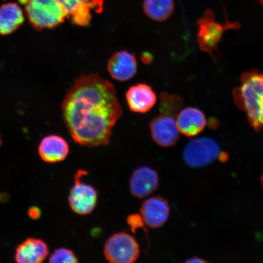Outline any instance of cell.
Masks as SVG:
<instances>
[{"mask_svg":"<svg viewBox=\"0 0 263 263\" xmlns=\"http://www.w3.org/2000/svg\"><path fill=\"white\" fill-rule=\"evenodd\" d=\"M48 254L47 243L41 239L29 238L16 248L15 259L19 263H41Z\"/></svg>","mask_w":263,"mask_h":263,"instance_id":"cell-15","label":"cell"},{"mask_svg":"<svg viewBox=\"0 0 263 263\" xmlns=\"http://www.w3.org/2000/svg\"><path fill=\"white\" fill-rule=\"evenodd\" d=\"M170 212L168 202L159 196L151 197L144 200L140 209L144 223L151 229L162 227L168 219Z\"/></svg>","mask_w":263,"mask_h":263,"instance_id":"cell-9","label":"cell"},{"mask_svg":"<svg viewBox=\"0 0 263 263\" xmlns=\"http://www.w3.org/2000/svg\"><path fill=\"white\" fill-rule=\"evenodd\" d=\"M41 215V212L37 207H32L29 210V216L32 219H37L40 218Z\"/></svg>","mask_w":263,"mask_h":263,"instance_id":"cell-22","label":"cell"},{"mask_svg":"<svg viewBox=\"0 0 263 263\" xmlns=\"http://www.w3.org/2000/svg\"><path fill=\"white\" fill-rule=\"evenodd\" d=\"M22 9L15 3H8L0 6V34L14 32L24 24Z\"/></svg>","mask_w":263,"mask_h":263,"instance_id":"cell-16","label":"cell"},{"mask_svg":"<svg viewBox=\"0 0 263 263\" xmlns=\"http://www.w3.org/2000/svg\"><path fill=\"white\" fill-rule=\"evenodd\" d=\"M65 124L80 145L106 146L123 111L114 85L98 74L77 79L62 106Z\"/></svg>","mask_w":263,"mask_h":263,"instance_id":"cell-1","label":"cell"},{"mask_svg":"<svg viewBox=\"0 0 263 263\" xmlns=\"http://www.w3.org/2000/svg\"><path fill=\"white\" fill-rule=\"evenodd\" d=\"M136 57L127 51H120L112 55L107 64V71L114 80L124 82L131 80L137 72Z\"/></svg>","mask_w":263,"mask_h":263,"instance_id":"cell-11","label":"cell"},{"mask_svg":"<svg viewBox=\"0 0 263 263\" xmlns=\"http://www.w3.org/2000/svg\"><path fill=\"white\" fill-rule=\"evenodd\" d=\"M258 2L260 3L261 5L263 6V0H258Z\"/></svg>","mask_w":263,"mask_h":263,"instance_id":"cell-26","label":"cell"},{"mask_svg":"<svg viewBox=\"0 0 263 263\" xmlns=\"http://www.w3.org/2000/svg\"><path fill=\"white\" fill-rule=\"evenodd\" d=\"M104 255L111 263H133L140 255V246L129 233L118 232L110 236L104 246Z\"/></svg>","mask_w":263,"mask_h":263,"instance_id":"cell-5","label":"cell"},{"mask_svg":"<svg viewBox=\"0 0 263 263\" xmlns=\"http://www.w3.org/2000/svg\"><path fill=\"white\" fill-rule=\"evenodd\" d=\"M18 1L21 3V4L25 5L26 3L29 1V0H18Z\"/></svg>","mask_w":263,"mask_h":263,"instance_id":"cell-25","label":"cell"},{"mask_svg":"<svg viewBox=\"0 0 263 263\" xmlns=\"http://www.w3.org/2000/svg\"><path fill=\"white\" fill-rule=\"evenodd\" d=\"M126 98L129 109L136 113L147 112L157 102V96L153 88L143 83L130 87L126 92Z\"/></svg>","mask_w":263,"mask_h":263,"instance_id":"cell-12","label":"cell"},{"mask_svg":"<svg viewBox=\"0 0 263 263\" xmlns=\"http://www.w3.org/2000/svg\"><path fill=\"white\" fill-rule=\"evenodd\" d=\"M219 153L220 147L215 140L207 137L197 138L186 144L183 158L189 166L200 167L212 162Z\"/></svg>","mask_w":263,"mask_h":263,"instance_id":"cell-7","label":"cell"},{"mask_svg":"<svg viewBox=\"0 0 263 263\" xmlns=\"http://www.w3.org/2000/svg\"><path fill=\"white\" fill-rule=\"evenodd\" d=\"M261 185H262V188H263V174H262V176L261 177Z\"/></svg>","mask_w":263,"mask_h":263,"instance_id":"cell-27","label":"cell"},{"mask_svg":"<svg viewBox=\"0 0 263 263\" xmlns=\"http://www.w3.org/2000/svg\"><path fill=\"white\" fill-rule=\"evenodd\" d=\"M176 117L161 112L151 120L149 127L151 137L155 142L163 147L175 145L180 138V132Z\"/></svg>","mask_w":263,"mask_h":263,"instance_id":"cell-8","label":"cell"},{"mask_svg":"<svg viewBox=\"0 0 263 263\" xmlns=\"http://www.w3.org/2000/svg\"><path fill=\"white\" fill-rule=\"evenodd\" d=\"M70 152L67 141L58 135H49L41 141L39 154L45 162L55 163L65 160Z\"/></svg>","mask_w":263,"mask_h":263,"instance_id":"cell-13","label":"cell"},{"mask_svg":"<svg viewBox=\"0 0 263 263\" xmlns=\"http://www.w3.org/2000/svg\"><path fill=\"white\" fill-rule=\"evenodd\" d=\"M238 23L226 22L225 24L216 21L211 10H207L197 22V42L202 51L215 57L223 33L229 29L238 28Z\"/></svg>","mask_w":263,"mask_h":263,"instance_id":"cell-4","label":"cell"},{"mask_svg":"<svg viewBox=\"0 0 263 263\" xmlns=\"http://www.w3.org/2000/svg\"><path fill=\"white\" fill-rule=\"evenodd\" d=\"M159 186V175L148 166H141L132 174L129 180L131 195L142 199L155 192Z\"/></svg>","mask_w":263,"mask_h":263,"instance_id":"cell-10","label":"cell"},{"mask_svg":"<svg viewBox=\"0 0 263 263\" xmlns=\"http://www.w3.org/2000/svg\"><path fill=\"white\" fill-rule=\"evenodd\" d=\"M218 158L221 162H225L229 159V156L228 154L226 153H220Z\"/></svg>","mask_w":263,"mask_h":263,"instance_id":"cell-23","label":"cell"},{"mask_svg":"<svg viewBox=\"0 0 263 263\" xmlns=\"http://www.w3.org/2000/svg\"><path fill=\"white\" fill-rule=\"evenodd\" d=\"M241 84L233 90L235 103L246 113L256 132L263 129V73L252 70L243 73Z\"/></svg>","mask_w":263,"mask_h":263,"instance_id":"cell-2","label":"cell"},{"mask_svg":"<svg viewBox=\"0 0 263 263\" xmlns=\"http://www.w3.org/2000/svg\"><path fill=\"white\" fill-rule=\"evenodd\" d=\"M176 123L180 133L188 137H196L205 129L206 117L196 107H186L179 111Z\"/></svg>","mask_w":263,"mask_h":263,"instance_id":"cell-14","label":"cell"},{"mask_svg":"<svg viewBox=\"0 0 263 263\" xmlns=\"http://www.w3.org/2000/svg\"><path fill=\"white\" fill-rule=\"evenodd\" d=\"M183 100L182 98L163 93L160 96V112L170 114L175 116L179 112L182 107Z\"/></svg>","mask_w":263,"mask_h":263,"instance_id":"cell-19","label":"cell"},{"mask_svg":"<svg viewBox=\"0 0 263 263\" xmlns=\"http://www.w3.org/2000/svg\"><path fill=\"white\" fill-rule=\"evenodd\" d=\"M87 174L85 170L78 171L74 176V185L69 193V205L72 211L79 215H89L97 205V190L82 180V177Z\"/></svg>","mask_w":263,"mask_h":263,"instance_id":"cell-6","label":"cell"},{"mask_svg":"<svg viewBox=\"0 0 263 263\" xmlns=\"http://www.w3.org/2000/svg\"><path fill=\"white\" fill-rule=\"evenodd\" d=\"M143 10L151 20L156 22L165 21L174 11V0H144Z\"/></svg>","mask_w":263,"mask_h":263,"instance_id":"cell-18","label":"cell"},{"mask_svg":"<svg viewBox=\"0 0 263 263\" xmlns=\"http://www.w3.org/2000/svg\"><path fill=\"white\" fill-rule=\"evenodd\" d=\"M186 263H196V262H206L204 259H202V258H199L197 257L193 258L192 259H189V260H187L186 261Z\"/></svg>","mask_w":263,"mask_h":263,"instance_id":"cell-24","label":"cell"},{"mask_svg":"<svg viewBox=\"0 0 263 263\" xmlns=\"http://www.w3.org/2000/svg\"><path fill=\"white\" fill-rule=\"evenodd\" d=\"M25 10L29 23L37 30L54 28L68 18L57 0H29Z\"/></svg>","mask_w":263,"mask_h":263,"instance_id":"cell-3","label":"cell"},{"mask_svg":"<svg viewBox=\"0 0 263 263\" xmlns=\"http://www.w3.org/2000/svg\"><path fill=\"white\" fill-rule=\"evenodd\" d=\"M65 11L68 18L78 22H85L91 18V11L97 6L91 0H57Z\"/></svg>","mask_w":263,"mask_h":263,"instance_id":"cell-17","label":"cell"},{"mask_svg":"<svg viewBox=\"0 0 263 263\" xmlns=\"http://www.w3.org/2000/svg\"><path fill=\"white\" fill-rule=\"evenodd\" d=\"M127 223L133 233H136L138 230L144 229L146 226L140 214L137 213L132 214L127 217Z\"/></svg>","mask_w":263,"mask_h":263,"instance_id":"cell-21","label":"cell"},{"mask_svg":"<svg viewBox=\"0 0 263 263\" xmlns=\"http://www.w3.org/2000/svg\"><path fill=\"white\" fill-rule=\"evenodd\" d=\"M1 144H2V140H1V137H0V146H1Z\"/></svg>","mask_w":263,"mask_h":263,"instance_id":"cell-28","label":"cell"},{"mask_svg":"<svg viewBox=\"0 0 263 263\" xmlns=\"http://www.w3.org/2000/svg\"><path fill=\"white\" fill-rule=\"evenodd\" d=\"M49 262L51 263H77L78 259L74 252L71 250L61 248L55 250L49 257Z\"/></svg>","mask_w":263,"mask_h":263,"instance_id":"cell-20","label":"cell"}]
</instances>
